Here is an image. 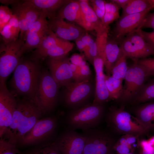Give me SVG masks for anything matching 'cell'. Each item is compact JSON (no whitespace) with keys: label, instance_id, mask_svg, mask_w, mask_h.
Wrapping results in <instances>:
<instances>
[{"label":"cell","instance_id":"cell-1","mask_svg":"<svg viewBox=\"0 0 154 154\" xmlns=\"http://www.w3.org/2000/svg\"><path fill=\"white\" fill-rule=\"evenodd\" d=\"M43 115L32 100L24 97L17 100L11 123L1 138L17 145Z\"/></svg>","mask_w":154,"mask_h":154},{"label":"cell","instance_id":"cell-2","mask_svg":"<svg viewBox=\"0 0 154 154\" xmlns=\"http://www.w3.org/2000/svg\"><path fill=\"white\" fill-rule=\"evenodd\" d=\"M37 61L21 58L13 71L10 82L11 86L16 94L35 102L42 71Z\"/></svg>","mask_w":154,"mask_h":154},{"label":"cell","instance_id":"cell-3","mask_svg":"<svg viewBox=\"0 0 154 154\" xmlns=\"http://www.w3.org/2000/svg\"><path fill=\"white\" fill-rule=\"evenodd\" d=\"M102 104H91L75 109L68 114L67 122L70 129L83 130L94 128L99 123L104 112Z\"/></svg>","mask_w":154,"mask_h":154},{"label":"cell","instance_id":"cell-4","mask_svg":"<svg viewBox=\"0 0 154 154\" xmlns=\"http://www.w3.org/2000/svg\"><path fill=\"white\" fill-rule=\"evenodd\" d=\"M59 87L49 71L46 70L42 71L35 103L43 114L51 111L56 106L57 103Z\"/></svg>","mask_w":154,"mask_h":154},{"label":"cell","instance_id":"cell-5","mask_svg":"<svg viewBox=\"0 0 154 154\" xmlns=\"http://www.w3.org/2000/svg\"><path fill=\"white\" fill-rule=\"evenodd\" d=\"M150 77L143 66L134 62L128 67L123 89L118 100L123 102L131 103Z\"/></svg>","mask_w":154,"mask_h":154},{"label":"cell","instance_id":"cell-6","mask_svg":"<svg viewBox=\"0 0 154 154\" xmlns=\"http://www.w3.org/2000/svg\"><path fill=\"white\" fill-rule=\"evenodd\" d=\"M23 39L5 44L0 49V83H5L6 79L13 71L19 62L23 54L21 48Z\"/></svg>","mask_w":154,"mask_h":154},{"label":"cell","instance_id":"cell-7","mask_svg":"<svg viewBox=\"0 0 154 154\" xmlns=\"http://www.w3.org/2000/svg\"><path fill=\"white\" fill-rule=\"evenodd\" d=\"M119 44L122 53L133 61L154 55V49L136 30L127 35Z\"/></svg>","mask_w":154,"mask_h":154},{"label":"cell","instance_id":"cell-8","mask_svg":"<svg viewBox=\"0 0 154 154\" xmlns=\"http://www.w3.org/2000/svg\"><path fill=\"white\" fill-rule=\"evenodd\" d=\"M108 120L111 125L122 133L136 135L147 132L136 117L131 115L122 108L112 109Z\"/></svg>","mask_w":154,"mask_h":154},{"label":"cell","instance_id":"cell-9","mask_svg":"<svg viewBox=\"0 0 154 154\" xmlns=\"http://www.w3.org/2000/svg\"><path fill=\"white\" fill-rule=\"evenodd\" d=\"M57 122L56 118L54 117L40 119L23 137L17 144V147L35 145L46 139L54 132Z\"/></svg>","mask_w":154,"mask_h":154},{"label":"cell","instance_id":"cell-10","mask_svg":"<svg viewBox=\"0 0 154 154\" xmlns=\"http://www.w3.org/2000/svg\"><path fill=\"white\" fill-rule=\"evenodd\" d=\"M85 143L82 154H108L114 146L108 133L94 128L83 130Z\"/></svg>","mask_w":154,"mask_h":154},{"label":"cell","instance_id":"cell-11","mask_svg":"<svg viewBox=\"0 0 154 154\" xmlns=\"http://www.w3.org/2000/svg\"><path fill=\"white\" fill-rule=\"evenodd\" d=\"M17 100L7 89L5 83H0V137L10 125Z\"/></svg>","mask_w":154,"mask_h":154},{"label":"cell","instance_id":"cell-12","mask_svg":"<svg viewBox=\"0 0 154 154\" xmlns=\"http://www.w3.org/2000/svg\"><path fill=\"white\" fill-rule=\"evenodd\" d=\"M64 87V103L67 106L73 108H78L83 104L90 96L92 89L89 80L71 82Z\"/></svg>","mask_w":154,"mask_h":154},{"label":"cell","instance_id":"cell-13","mask_svg":"<svg viewBox=\"0 0 154 154\" xmlns=\"http://www.w3.org/2000/svg\"><path fill=\"white\" fill-rule=\"evenodd\" d=\"M85 141L83 134L70 129L63 132L54 142L62 154H82Z\"/></svg>","mask_w":154,"mask_h":154},{"label":"cell","instance_id":"cell-14","mask_svg":"<svg viewBox=\"0 0 154 154\" xmlns=\"http://www.w3.org/2000/svg\"><path fill=\"white\" fill-rule=\"evenodd\" d=\"M12 8L11 10L13 14L17 17L19 23L20 29L19 38L23 39L25 32L38 18L41 12L24 0L18 1L13 4Z\"/></svg>","mask_w":154,"mask_h":154},{"label":"cell","instance_id":"cell-15","mask_svg":"<svg viewBox=\"0 0 154 154\" xmlns=\"http://www.w3.org/2000/svg\"><path fill=\"white\" fill-rule=\"evenodd\" d=\"M70 63L67 55L49 58L47 64L49 72L59 86H64L73 80Z\"/></svg>","mask_w":154,"mask_h":154},{"label":"cell","instance_id":"cell-16","mask_svg":"<svg viewBox=\"0 0 154 154\" xmlns=\"http://www.w3.org/2000/svg\"><path fill=\"white\" fill-rule=\"evenodd\" d=\"M150 8L142 12L120 18L114 29V38L119 43L127 35L137 30L153 9Z\"/></svg>","mask_w":154,"mask_h":154},{"label":"cell","instance_id":"cell-17","mask_svg":"<svg viewBox=\"0 0 154 154\" xmlns=\"http://www.w3.org/2000/svg\"><path fill=\"white\" fill-rule=\"evenodd\" d=\"M48 28L59 38L66 40H75L86 31L74 23L66 22L64 19L55 17L47 20Z\"/></svg>","mask_w":154,"mask_h":154},{"label":"cell","instance_id":"cell-18","mask_svg":"<svg viewBox=\"0 0 154 154\" xmlns=\"http://www.w3.org/2000/svg\"><path fill=\"white\" fill-rule=\"evenodd\" d=\"M56 17L75 23L86 31L94 30V27L86 21L78 1L71 0L58 11Z\"/></svg>","mask_w":154,"mask_h":154},{"label":"cell","instance_id":"cell-19","mask_svg":"<svg viewBox=\"0 0 154 154\" xmlns=\"http://www.w3.org/2000/svg\"><path fill=\"white\" fill-rule=\"evenodd\" d=\"M93 65L96 73V87L92 104H102L111 100L105 84V74L103 72L104 63L102 59L97 56L94 58Z\"/></svg>","mask_w":154,"mask_h":154},{"label":"cell","instance_id":"cell-20","mask_svg":"<svg viewBox=\"0 0 154 154\" xmlns=\"http://www.w3.org/2000/svg\"><path fill=\"white\" fill-rule=\"evenodd\" d=\"M26 2L37 8L50 19L56 17L58 11L71 0H26Z\"/></svg>","mask_w":154,"mask_h":154},{"label":"cell","instance_id":"cell-21","mask_svg":"<svg viewBox=\"0 0 154 154\" xmlns=\"http://www.w3.org/2000/svg\"><path fill=\"white\" fill-rule=\"evenodd\" d=\"M78 1L86 21L94 27L96 33V36L108 31L109 27H106L104 26L90 5L89 1L80 0Z\"/></svg>","mask_w":154,"mask_h":154},{"label":"cell","instance_id":"cell-22","mask_svg":"<svg viewBox=\"0 0 154 154\" xmlns=\"http://www.w3.org/2000/svg\"><path fill=\"white\" fill-rule=\"evenodd\" d=\"M142 104L135 110L136 117L147 131L154 130V102Z\"/></svg>","mask_w":154,"mask_h":154},{"label":"cell","instance_id":"cell-23","mask_svg":"<svg viewBox=\"0 0 154 154\" xmlns=\"http://www.w3.org/2000/svg\"><path fill=\"white\" fill-rule=\"evenodd\" d=\"M118 44L114 37L108 38L105 48L104 63L105 71L108 76H111L112 70L122 53Z\"/></svg>","mask_w":154,"mask_h":154},{"label":"cell","instance_id":"cell-24","mask_svg":"<svg viewBox=\"0 0 154 154\" xmlns=\"http://www.w3.org/2000/svg\"><path fill=\"white\" fill-rule=\"evenodd\" d=\"M50 31L49 30L48 31L25 33L23 37L24 43L21 48L23 54L37 48Z\"/></svg>","mask_w":154,"mask_h":154},{"label":"cell","instance_id":"cell-25","mask_svg":"<svg viewBox=\"0 0 154 154\" xmlns=\"http://www.w3.org/2000/svg\"><path fill=\"white\" fill-rule=\"evenodd\" d=\"M4 43H8L17 40L20 33V29L18 19L13 15L9 23L0 31Z\"/></svg>","mask_w":154,"mask_h":154},{"label":"cell","instance_id":"cell-26","mask_svg":"<svg viewBox=\"0 0 154 154\" xmlns=\"http://www.w3.org/2000/svg\"><path fill=\"white\" fill-rule=\"evenodd\" d=\"M63 40L58 37L50 30L49 33L44 37L39 46L35 50L31 59L33 60H38L40 56L46 51Z\"/></svg>","mask_w":154,"mask_h":154},{"label":"cell","instance_id":"cell-27","mask_svg":"<svg viewBox=\"0 0 154 154\" xmlns=\"http://www.w3.org/2000/svg\"><path fill=\"white\" fill-rule=\"evenodd\" d=\"M74 44L69 41L62 42L48 49L39 57L38 60L46 57H55L66 56L72 49Z\"/></svg>","mask_w":154,"mask_h":154},{"label":"cell","instance_id":"cell-28","mask_svg":"<svg viewBox=\"0 0 154 154\" xmlns=\"http://www.w3.org/2000/svg\"><path fill=\"white\" fill-rule=\"evenodd\" d=\"M153 99H154V78L144 84L136 98L131 104L133 105H138Z\"/></svg>","mask_w":154,"mask_h":154},{"label":"cell","instance_id":"cell-29","mask_svg":"<svg viewBox=\"0 0 154 154\" xmlns=\"http://www.w3.org/2000/svg\"><path fill=\"white\" fill-rule=\"evenodd\" d=\"M105 80L111 99L118 100L123 89V80L106 74Z\"/></svg>","mask_w":154,"mask_h":154},{"label":"cell","instance_id":"cell-30","mask_svg":"<svg viewBox=\"0 0 154 154\" xmlns=\"http://www.w3.org/2000/svg\"><path fill=\"white\" fill-rule=\"evenodd\" d=\"M151 7L147 0H130L127 5L122 9L120 18L140 13Z\"/></svg>","mask_w":154,"mask_h":154},{"label":"cell","instance_id":"cell-31","mask_svg":"<svg viewBox=\"0 0 154 154\" xmlns=\"http://www.w3.org/2000/svg\"><path fill=\"white\" fill-rule=\"evenodd\" d=\"M120 7L116 4L112 2L105 3V12L102 23L106 27H108L109 25L119 17Z\"/></svg>","mask_w":154,"mask_h":154},{"label":"cell","instance_id":"cell-32","mask_svg":"<svg viewBox=\"0 0 154 154\" xmlns=\"http://www.w3.org/2000/svg\"><path fill=\"white\" fill-rule=\"evenodd\" d=\"M126 58L122 52L111 71L112 77L117 79L124 80L128 67L127 65Z\"/></svg>","mask_w":154,"mask_h":154},{"label":"cell","instance_id":"cell-33","mask_svg":"<svg viewBox=\"0 0 154 154\" xmlns=\"http://www.w3.org/2000/svg\"><path fill=\"white\" fill-rule=\"evenodd\" d=\"M24 154H62L54 142L37 146L26 151Z\"/></svg>","mask_w":154,"mask_h":154},{"label":"cell","instance_id":"cell-34","mask_svg":"<svg viewBox=\"0 0 154 154\" xmlns=\"http://www.w3.org/2000/svg\"><path fill=\"white\" fill-rule=\"evenodd\" d=\"M108 31L100 36H96L95 40L97 45L98 56L103 60L104 63L105 60V48L108 39Z\"/></svg>","mask_w":154,"mask_h":154},{"label":"cell","instance_id":"cell-35","mask_svg":"<svg viewBox=\"0 0 154 154\" xmlns=\"http://www.w3.org/2000/svg\"><path fill=\"white\" fill-rule=\"evenodd\" d=\"M20 154L16 145L11 143L3 138L0 140V154Z\"/></svg>","mask_w":154,"mask_h":154},{"label":"cell","instance_id":"cell-36","mask_svg":"<svg viewBox=\"0 0 154 154\" xmlns=\"http://www.w3.org/2000/svg\"><path fill=\"white\" fill-rule=\"evenodd\" d=\"M89 1L97 16L102 22L105 12L106 1L103 0H92Z\"/></svg>","mask_w":154,"mask_h":154},{"label":"cell","instance_id":"cell-37","mask_svg":"<svg viewBox=\"0 0 154 154\" xmlns=\"http://www.w3.org/2000/svg\"><path fill=\"white\" fill-rule=\"evenodd\" d=\"M134 62L143 66L150 77L154 76V57L139 59Z\"/></svg>","mask_w":154,"mask_h":154},{"label":"cell","instance_id":"cell-38","mask_svg":"<svg viewBox=\"0 0 154 154\" xmlns=\"http://www.w3.org/2000/svg\"><path fill=\"white\" fill-rule=\"evenodd\" d=\"M83 52L86 58L93 65L94 58L98 56L97 47L96 40L91 46H87Z\"/></svg>","mask_w":154,"mask_h":154},{"label":"cell","instance_id":"cell-39","mask_svg":"<svg viewBox=\"0 0 154 154\" xmlns=\"http://www.w3.org/2000/svg\"><path fill=\"white\" fill-rule=\"evenodd\" d=\"M151 28L154 29V12L149 13L144 19L140 26L137 30Z\"/></svg>","mask_w":154,"mask_h":154},{"label":"cell","instance_id":"cell-40","mask_svg":"<svg viewBox=\"0 0 154 154\" xmlns=\"http://www.w3.org/2000/svg\"><path fill=\"white\" fill-rule=\"evenodd\" d=\"M70 66L73 74V79L74 82H80L83 81L80 74V67L71 63Z\"/></svg>","mask_w":154,"mask_h":154},{"label":"cell","instance_id":"cell-41","mask_svg":"<svg viewBox=\"0 0 154 154\" xmlns=\"http://www.w3.org/2000/svg\"><path fill=\"white\" fill-rule=\"evenodd\" d=\"M80 72L83 81L89 80L91 72L89 67L86 63L81 66Z\"/></svg>","mask_w":154,"mask_h":154},{"label":"cell","instance_id":"cell-42","mask_svg":"<svg viewBox=\"0 0 154 154\" xmlns=\"http://www.w3.org/2000/svg\"><path fill=\"white\" fill-rule=\"evenodd\" d=\"M70 60L71 63L79 67L86 64L83 57L78 54L73 55L70 58Z\"/></svg>","mask_w":154,"mask_h":154},{"label":"cell","instance_id":"cell-43","mask_svg":"<svg viewBox=\"0 0 154 154\" xmlns=\"http://www.w3.org/2000/svg\"><path fill=\"white\" fill-rule=\"evenodd\" d=\"M141 144L142 148V154H154V147L149 143L148 141L143 140Z\"/></svg>","mask_w":154,"mask_h":154},{"label":"cell","instance_id":"cell-44","mask_svg":"<svg viewBox=\"0 0 154 154\" xmlns=\"http://www.w3.org/2000/svg\"><path fill=\"white\" fill-rule=\"evenodd\" d=\"M84 43L87 46H90L93 44L95 41L92 37L86 32L80 37Z\"/></svg>","mask_w":154,"mask_h":154},{"label":"cell","instance_id":"cell-45","mask_svg":"<svg viewBox=\"0 0 154 154\" xmlns=\"http://www.w3.org/2000/svg\"><path fill=\"white\" fill-rule=\"evenodd\" d=\"M116 150L120 154H125L129 152V146L127 145L120 143L117 145Z\"/></svg>","mask_w":154,"mask_h":154},{"label":"cell","instance_id":"cell-46","mask_svg":"<svg viewBox=\"0 0 154 154\" xmlns=\"http://www.w3.org/2000/svg\"><path fill=\"white\" fill-rule=\"evenodd\" d=\"M110 1L123 9L127 5L130 0H112Z\"/></svg>","mask_w":154,"mask_h":154},{"label":"cell","instance_id":"cell-47","mask_svg":"<svg viewBox=\"0 0 154 154\" xmlns=\"http://www.w3.org/2000/svg\"><path fill=\"white\" fill-rule=\"evenodd\" d=\"M75 41L77 46L79 50L82 52H83L87 46L82 41L80 38L77 39Z\"/></svg>","mask_w":154,"mask_h":154},{"label":"cell","instance_id":"cell-48","mask_svg":"<svg viewBox=\"0 0 154 154\" xmlns=\"http://www.w3.org/2000/svg\"><path fill=\"white\" fill-rule=\"evenodd\" d=\"M132 135H130L129 137H128L126 139L128 144L130 145L133 144L136 141V139L135 137Z\"/></svg>","mask_w":154,"mask_h":154},{"label":"cell","instance_id":"cell-49","mask_svg":"<svg viewBox=\"0 0 154 154\" xmlns=\"http://www.w3.org/2000/svg\"><path fill=\"white\" fill-rule=\"evenodd\" d=\"M18 1V0H0L1 3L3 4L8 5L9 4H13Z\"/></svg>","mask_w":154,"mask_h":154},{"label":"cell","instance_id":"cell-50","mask_svg":"<svg viewBox=\"0 0 154 154\" xmlns=\"http://www.w3.org/2000/svg\"><path fill=\"white\" fill-rule=\"evenodd\" d=\"M149 143L154 147V136L148 140Z\"/></svg>","mask_w":154,"mask_h":154},{"label":"cell","instance_id":"cell-51","mask_svg":"<svg viewBox=\"0 0 154 154\" xmlns=\"http://www.w3.org/2000/svg\"><path fill=\"white\" fill-rule=\"evenodd\" d=\"M147 1L151 7L154 8V0H147Z\"/></svg>","mask_w":154,"mask_h":154},{"label":"cell","instance_id":"cell-52","mask_svg":"<svg viewBox=\"0 0 154 154\" xmlns=\"http://www.w3.org/2000/svg\"><path fill=\"white\" fill-rule=\"evenodd\" d=\"M132 154V153H126V154Z\"/></svg>","mask_w":154,"mask_h":154}]
</instances>
